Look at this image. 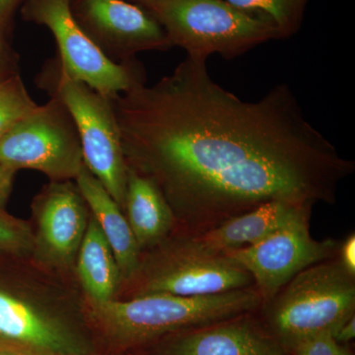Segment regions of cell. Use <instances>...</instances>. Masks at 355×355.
Returning a JSON list of instances; mask_svg holds the SVG:
<instances>
[{
    "label": "cell",
    "mask_w": 355,
    "mask_h": 355,
    "mask_svg": "<svg viewBox=\"0 0 355 355\" xmlns=\"http://www.w3.org/2000/svg\"><path fill=\"white\" fill-rule=\"evenodd\" d=\"M125 209L141 251L157 246L176 230V218L157 184L128 168Z\"/></svg>",
    "instance_id": "9a60e30c"
},
{
    "label": "cell",
    "mask_w": 355,
    "mask_h": 355,
    "mask_svg": "<svg viewBox=\"0 0 355 355\" xmlns=\"http://www.w3.org/2000/svg\"><path fill=\"white\" fill-rule=\"evenodd\" d=\"M55 284L0 272V345L31 355H97L83 303Z\"/></svg>",
    "instance_id": "3957f363"
},
{
    "label": "cell",
    "mask_w": 355,
    "mask_h": 355,
    "mask_svg": "<svg viewBox=\"0 0 355 355\" xmlns=\"http://www.w3.org/2000/svg\"><path fill=\"white\" fill-rule=\"evenodd\" d=\"M76 272L89 304L114 299L121 277L108 241L92 214L76 257Z\"/></svg>",
    "instance_id": "e0dca14e"
},
{
    "label": "cell",
    "mask_w": 355,
    "mask_h": 355,
    "mask_svg": "<svg viewBox=\"0 0 355 355\" xmlns=\"http://www.w3.org/2000/svg\"><path fill=\"white\" fill-rule=\"evenodd\" d=\"M15 171L0 164V209H3L12 191Z\"/></svg>",
    "instance_id": "603a6c76"
},
{
    "label": "cell",
    "mask_w": 355,
    "mask_h": 355,
    "mask_svg": "<svg viewBox=\"0 0 355 355\" xmlns=\"http://www.w3.org/2000/svg\"><path fill=\"white\" fill-rule=\"evenodd\" d=\"M307 207H312L279 200L270 202L196 237L212 251L226 254L261 241Z\"/></svg>",
    "instance_id": "2e32d148"
},
{
    "label": "cell",
    "mask_w": 355,
    "mask_h": 355,
    "mask_svg": "<svg viewBox=\"0 0 355 355\" xmlns=\"http://www.w3.org/2000/svg\"><path fill=\"white\" fill-rule=\"evenodd\" d=\"M70 7L83 31L114 62H132L140 51L173 46L158 21L133 2L71 0Z\"/></svg>",
    "instance_id": "8fae6325"
},
{
    "label": "cell",
    "mask_w": 355,
    "mask_h": 355,
    "mask_svg": "<svg viewBox=\"0 0 355 355\" xmlns=\"http://www.w3.org/2000/svg\"><path fill=\"white\" fill-rule=\"evenodd\" d=\"M311 214L312 207L300 210L261 241L226 253L253 277L263 304L305 268L338 257L342 242L313 239Z\"/></svg>",
    "instance_id": "30bf717a"
},
{
    "label": "cell",
    "mask_w": 355,
    "mask_h": 355,
    "mask_svg": "<svg viewBox=\"0 0 355 355\" xmlns=\"http://www.w3.org/2000/svg\"><path fill=\"white\" fill-rule=\"evenodd\" d=\"M132 282L135 296L168 293L202 296L254 286L253 277L227 254L216 253L196 236L173 234L148 250Z\"/></svg>",
    "instance_id": "52a82bcc"
},
{
    "label": "cell",
    "mask_w": 355,
    "mask_h": 355,
    "mask_svg": "<svg viewBox=\"0 0 355 355\" xmlns=\"http://www.w3.org/2000/svg\"><path fill=\"white\" fill-rule=\"evenodd\" d=\"M22 0H0V33L4 35L10 25L11 18L16 7L21 6Z\"/></svg>",
    "instance_id": "cb8c5ba5"
},
{
    "label": "cell",
    "mask_w": 355,
    "mask_h": 355,
    "mask_svg": "<svg viewBox=\"0 0 355 355\" xmlns=\"http://www.w3.org/2000/svg\"><path fill=\"white\" fill-rule=\"evenodd\" d=\"M76 183L113 251L121 280L130 282L139 270L142 251L127 216L85 164L77 175Z\"/></svg>",
    "instance_id": "5bb4252c"
},
{
    "label": "cell",
    "mask_w": 355,
    "mask_h": 355,
    "mask_svg": "<svg viewBox=\"0 0 355 355\" xmlns=\"http://www.w3.org/2000/svg\"><path fill=\"white\" fill-rule=\"evenodd\" d=\"M331 336L335 338L336 342L340 345L352 342L355 336V315L340 324Z\"/></svg>",
    "instance_id": "484cf974"
},
{
    "label": "cell",
    "mask_w": 355,
    "mask_h": 355,
    "mask_svg": "<svg viewBox=\"0 0 355 355\" xmlns=\"http://www.w3.org/2000/svg\"><path fill=\"white\" fill-rule=\"evenodd\" d=\"M263 299L257 287L202 296L149 293L128 300L89 304L95 329L121 349L147 347L181 331L258 312Z\"/></svg>",
    "instance_id": "7a4b0ae2"
},
{
    "label": "cell",
    "mask_w": 355,
    "mask_h": 355,
    "mask_svg": "<svg viewBox=\"0 0 355 355\" xmlns=\"http://www.w3.org/2000/svg\"><path fill=\"white\" fill-rule=\"evenodd\" d=\"M37 107L18 73L0 77V139Z\"/></svg>",
    "instance_id": "d6986e66"
},
{
    "label": "cell",
    "mask_w": 355,
    "mask_h": 355,
    "mask_svg": "<svg viewBox=\"0 0 355 355\" xmlns=\"http://www.w3.org/2000/svg\"><path fill=\"white\" fill-rule=\"evenodd\" d=\"M71 0H22L21 14L28 22L46 26L58 48L65 71L109 99L144 84L137 62H116L89 38L74 18Z\"/></svg>",
    "instance_id": "ba28073f"
},
{
    "label": "cell",
    "mask_w": 355,
    "mask_h": 355,
    "mask_svg": "<svg viewBox=\"0 0 355 355\" xmlns=\"http://www.w3.org/2000/svg\"><path fill=\"white\" fill-rule=\"evenodd\" d=\"M88 210L76 183L46 184L33 202L37 222L33 256L53 270L71 268L87 228Z\"/></svg>",
    "instance_id": "7c38bea8"
},
{
    "label": "cell",
    "mask_w": 355,
    "mask_h": 355,
    "mask_svg": "<svg viewBox=\"0 0 355 355\" xmlns=\"http://www.w3.org/2000/svg\"><path fill=\"white\" fill-rule=\"evenodd\" d=\"M148 347L151 355H286L258 312L181 331Z\"/></svg>",
    "instance_id": "4fadbf2b"
},
{
    "label": "cell",
    "mask_w": 355,
    "mask_h": 355,
    "mask_svg": "<svg viewBox=\"0 0 355 355\" xmlns=\"http://www.w3.org/2000/svg\"><path fill=\"white\" fill-rule=\"evenodd\" d=\"M38 79L76 123L84 164L125 209L128 167L111 99L70 76L58 58L46 64Z\"/></svg>",
    "instance_id": "8992f818"
},
{
    "label": "cell",
    "mask_w": 355,
    "mask_h": 355,
    "mask_svg": "<svg viewBox=\"0 0 355 355\" xmlns=\"http://www.w3.org/2000/svg\"><path fill=\"white\" fill-rule=\"evenodd\" d=\"M12 57L10 50L6 43L4 35L0 33V77L11 76L17 73L13 69Z\"/></svg>",
    "instance_id": "d4e9b609"
},
{
    "label": "cell",
    "mask_w": 355,
    "mask_h": 355,
    "mask_svg": "<svg viewBox=\"0 0 355 355\" xmlns=\"http://www.w3.org/2000/svg\"><path fill=\"white\" fill-rule=\"evenodd\" d=\"M148 11L173 46L205 60L217 53L234 58L270 40L282 39L272 21L236 8L225 0H128Z\"/></svg>",
    "instance_id": "5b68a950"
},
{
    "label": "cell",
    "mask_w": 355,
    "mask_h": 355,
    "mask_svg": "<svg viewBox=\"0 0 355 355\" xmlns=\"http://www.w3.org/2000/svg\"><path fill=\"white\" fill-rule=\"evenodd\" d=\"M0 355H31L26 354L22 350L13 349V347H7V345H0Z\"/></svg>",
    "instance_id": "4316f807"
},
{
    "label": "cell",
    "mask_w": 355,
    "mask_h": 355,
    "mask_svg": "<svg viewBox=\"0 0 355 355\" xmlns=\"http://www.w3.org/2000/svg\"><path fill=\"white\" fill-rule=\"evenodd\" d=\"M128 167L157 184L197 236L270 202L334 205L355 171L309 121L289 86L247 102L189 57L170 76L111 99Z\"/></svg>",
    "instance_id": "6da1fadb"
},
{
    "label": "cell",
    "mask_w": 355,
    "mask_h": 355,
    "mask_svg": "<svg viewBox=\"0 0 355 355\" xmlns=\"http://www.w3.org/2000/svg\"><path fill=\"white\" fill-rule=\"evenodd\" d=\"M338 260L342 263L343 268L350 273L355 275V235L350 234L345 241L340 243L338 250Z\"/></svg>",
    "instance_id": "7402d4cb"
},
{
    "label": "cell",
    "mask_w": 355,
    "mask_h": 355,
    "mask_svg": "<svg viewBox=\"0 0 355 355\" xmlns=\"http://www.w3.org/2000/svg\"><path fill=\"white\" fill-rule=\"evenodd\" d=\"M258 315L284 350L310 336L333 335L355 315V275L338 257L311 266L263 303Z\"/></svg>",
    "instance_id": "277c9868"
},
{
    "label": "cell",
    "mask_w": 355,
    "mask_h": 355,
    "mask_svg": "<svg viewBox=\"0 0 355 355\" xmlns=\"http://www.w3.org/2000/svg\"><path fill=\"white\" fill-rule=\"evenodd\" d=\"M286 352V355H354L328 333L294 343L287 347Z\"/></svg>",
    "instance_id": "44dd1931"
},
{
    "label": "cell",
    "mask_w": 355,
    "mask_h": 355,
    "mask_svg": "<svg viewBox=\"0 0 355 355\" xmlns=\"http://www.w3.org/2000/svg\"><path fill=\"white\" fill-rule=\"evenodd\" d=\"M34 250V231L25 221L0 209V252L26 257Z\"/></svg>",
    "instance_id": "ffe728a7"
},
{
    "label": "cell",
    "mask_w": 355,
    "mask_h": 355,
    "mask_svg": "<svg viewBox=\"0 0 355 355\" xmlns=\"http://www.w3.org/2000/svg\"><path fill=\"white\" fill-rule=\"evenodd\" d=\"M0 164L13 171L32 169L51 181H71L84 166L80 139L60 100L38 106L0 139Z\"/></svg>",
    "instance_id": "9c48e42d"
},
{
    "label": "cell",
    "mask_w": 355,
    "mask_h": 355,
    "mask_svg": "<svg viewBox=\"0 0 355 355\" xmlns=\"http://www.w3.org/2000/svg\"><path fill=\"white\" fill-rule=\"evenodd\" d=\"M236 8L272 21L282 38L297 30L307 0H225Z\"/></svg>",
    "instance_id": "ac0fdd59"
}]
</instances>
